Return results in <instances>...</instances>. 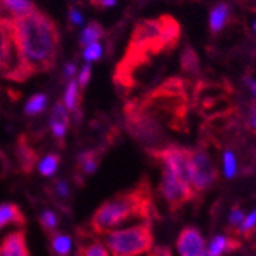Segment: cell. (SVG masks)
<instances>
[{
    "label": "cell",
    "mask_w": 256,
    "mask_h": 256,
    "mask_svg": "<svg viewBox=\"0 0 256 256\" xmlns=\"http://www.w3.org/2000/svg\"><path fill=\"white\" fill-rule=\"evenodd\" d=\"M14 40L30 76L46 72L58 52V31L54 22L37 8L14 20Z\"/></svg>",
    "instance_id": "1"
},
{
    "label": "cell",
    "mask_w": 256,
    "mask_h": 256,
    "mask_svg": "<svg viewBox=\"0 0 256 256\" xmlns=\"http://www.w3.org/2000/svg\"><path fill=\"white\" fill-rule=\"evenodd\" d=\"M154 202L150 186L143 181L134 189L124 190L104 201L90 220V228L98 235H104L122 224L134 220L150 221Z\"/></svg>",
    "instance_id": "2"
},
{
    "label": "cell",
    "mask_w": 256,
    "mask_h": 256,
    "mask_svg": "<svg viewBox=\"0 0 256 256\" xmlns=\"http://www.w3.org/2000/svg\"><path fill=\"white\" fill-rule=\"evenodd\" d=\"M104 244L112 256H142L154 248V234L149 221L104 234Z\"/></svg>",
    "instance_id": "3"
},
{
    "label": "cell",
    "mask_w": 256,
    "mask_h": 256,
    "mask_svg": "<svg viewBox=\"0 0 256 256\" xmlns=\"http://www.w3.org/2000/svg\"><path fill=\"white\" fill-rule=\"evenodd\" d=\"M155 158H160L162 161V168H168L172 170L181 181L192 186V158L190 150H186L182 148H160L150 152Z\"/></svg>",
    "instance_id": "4"
},
{
    "label": "cell",
    "mask_w": 256,
    "mask_h": 256,
    "mask_svg": "<svg viewBox=\"0 0 256 256\" xmlns=\"http://www.w3.org/2000/svg\"><path fill=\"white\" fill-rule=\"evenodd\" d=\"M160 190L172 210H178V208H181L186 202H189L195 196L192 186L181 181L168 168H162V180H161Z\"/></svg>",
    "instance_id": "5"
},
{
    "label": "cell",
    "mask_w": 256,
    "mask_h": 256,
    "mask_svg": "<svg viewBox=\"0 0 256 256\" xmlns=\"http://www.w3.org/2000/svg\"><path fill=\"white\" fill-rule=\"evenodd\" d=\"M192 158V189L194 192L207 190L216 180V169L212 162V158L204 150H190Z\"/></svg>",
    "instance_id": "6"
},
{
    "label": "cell",
    "mask_w": 256,
    "mask_h": 256,
    "mask_svg": "<svg viewBox=\"0 0 256 256\" xmlns=\"http://www.w3.org/2000/svg\"><path fill=\"white\" fill-rule=\"evenodd\" d=\"M176 250L181 256H201L206 253V242L200 230L195 227H186L178 240Z\"/></svg>",
    "instance_id": "7"
},
{
    "label": "cell",
    "mask_w": 256,
    "mask_h": 256,
    "mask_svg": "<svg viewBox=\"0 0 256 256\" xmlns=\"http://www.w3.org/2000/svg\"><path fill=\"white\" fill-rule=\"evenodd\" d=\"M0 256H31L23 228L6 234L0 241Z\"/></svg>",
    "instance_id": "8"
},
{
    "label": "cell",
    "mask_w": 256,
    "mask_h": 256,
    "mask_svg": "<svg viewBox=\"0 0 256 256\" xmlns=\"http://www.w3.org/2000/svg\"><path fill=\"white\" fill-rule=\"evenodd\" d=\"M14 226L23 228L26 226V216L22 208L14 202H4L0 204V232L5 227Z\"/></svg>",
    "instance_id": "9"
},
{
    "label": "cell",
    "mask_w": 256,
    "mask_h": 256,
    "mask_svg": "<svg viewBox=\"0 0 256 256\" xmlns=\"http://www.w3.org/2000/svg\"><path fill=\"white\" fill-rule=\"evenodd\" d=\"M160 23H161V38H162V44H164V50L166 51L174 50L181 34L178 22L170 16H162L160 17Z\"/></svg>",
    "instance_id": "10"
},
{
    "label": "cell",
    "mask_w": 256,
    "mask_h": 256,
    "mask_svg": "<svg viewBox=\"0 0 256 256\" xmlns=\"http://www.w3.org/2000/svg\"><path fill=\"white\" fill-rule=\"evenodd\" d=\"M50 126H51L54 138L58 140L60 143H63L68 126H69V115H68V110L63 106V103L58 102L54 106L52 114H51V120H50Z\"/></svg>",
    "instance_id": "11"
},
{
    "label": "cell",
    "mask_w": 256,
    "mask_h": 256,
    "mask_svg": "<svg viewBox=\"0 0 256 256\" xmlns=\"http://www.w3.org/2000/svg\"><path fill=\"white\" fill-rule=\"evenodd\" d=\"M100 152L97 150H83L78 154L77 156V162H78V170L84 175V176H90L94 175L96 170L100 166Z\"/></svg>",
    "instance_id": "12"
},
{
    "label": "cell",
    "mask_w": 256,
    "mask_h": 256,
    "mask_svg": "<svg viewBox=\"0 0 256 256\" xmlns=\"http://www.w3.org/2000/svg\"><path fill=\"white\" fill-rule=\"evenodd\" d=\"M51 248L54 256H71L72 240L69 235L62 232H52L51 234Z\"/></svg>",
    "instance_id": "13"
},
{
    "label": "cell",
    "mask_w": 256,
    "mask_h": 256,
    "mask_svg": "<svg viewBox=\"0 0 256 256\" xmlns=\"http://www.w3.org/2000/svg\"><path fill=\"white\" fill-rule=\"evenodd\" d=\"M238 246H240L238 242L228 240L227 236L218 235V236H215V238L210 241V244H208V247H207V250H206V254H207V256H222V254L227 253V252L235 250Z\"/></svg>",
    "instance_id": "14"
},
{
    "label": "cell",
    "mask_w": 256,
    "mask_h": 256,
    "mask_svg": "<svg viewBox=\"0 0 256 256\" xmlns=\"http://www.w3.org/2000/svg\"><path fill=\"white\" fill-rule=\"evenodd\" d=\"M63 103L68 112H76L78 109V103H80V88L78 83L76 80L68 82L64 96H63Z\"/></svg>",
    "instance_id": "15"
},
{
    "label": "cell",
    "mask_w": 256,
    "mask_h": 256,
    "mask_svg": "<svg viewBox=\"0 0 256 256\" xmlns=\"http://www.w3.org/2000/svg\"><path fill=\"white\" fill-rule=\"evenodd\" d=\"M60 156L56 155V154H50V155H46L40 162H38V172L44 178H51L56 175V172L60 168Z\"/></svg>",
    "instance_id": "16"
},
{
    "label": "cell",
    "mask_w": 256,
    "mask_h": 256,
    "mask_svg": "<svg viewBox=\"0 0 256 256\" xmlns=\"http://www.w3.org/2000/svg\"><path fill=\"white\" fill-rule=\"evenodd\" d=\"M46 108H48V97H46L44 94H36L26 102L25 114L28 115V117H37V115L44 112Z\"/></svg>",
    "instance_id": "17"
},
{
    "label": "cell",
    "mask_w": 256,
    "mask_h": 256,
    "mask_svg": "<svg viewBox=\"0 0 256 256\" xmlns=\"http://www.w3.org/2000/svg\"><path fill=\"white\" fill-rule=\"evenodd\" d=\"M102 37H104V30L102 28V25H98L97 22H92L90 25H88L83 32H82V38H80V43L84 48V46L90 44V43H96L98 42Z\"/></svg>",
    "instance_id": "18"
},
{
    "label": "cell",
    "mask_w": 256,
    "mask_h": 256,
    "mask_svg": "<svg viewBox=\"0 0 256 256\" xmlns=\"http://www.w3.org/2000/svg\"><path fill=\"white\" fill-rule=\"evenodd\" d=\"M17 156H18V161H20V166L22 169L25 170L26 174H30L36 164V160H37V155L32 149H30L28 146L25 144H20L18 146V150H17Z\"/></svg>",
    "instance_id": "19"
},
{
    "label": "cell",
    "mask_w": 256,
    "mask_h": 256,
    "mask_svg": "<svg viewBox=\"0 0 256 256\" xmlns=\"http://www.w3.org/2000/svg\"><path fill=\"white\" fill-rule=\"evenodd\" d=\"M227 16H228V8L226 5H218L212 11V16H210V30H212V32L216 34L224 28Z\"/></svg>",
    "instance_id": "20"
},
{
    "label": "cell",
    "mask_w": 256,
    "mask_h": 256,
    "mask_svg": "<svg viewBox=\"0 0 256 256\" xmlns=\"http://www.w3.org/2000/svg\"><path fill=\"white\" fill-rule=\"evenodd\" d=\"M38 221H40V226H42V228L46 232V234H52V232H56V228H57V226H58V216H57V214L54 212V210H43L42 214H40V218H38Z\"/></svg>",
    "instance_id": "21"
},
{
    "label": "cell",
    "mask_w": 256,
    "mask_h": 256,
    "mask_svg": "<svg viewBox=\"0 0 256 256\" xmlns=\"http://www.w3.org/2000/svg\"><path fill=\"white\" fill-rule=\"evenodd\" d=\"M222 166H224V175L227 180H232L235 178L236 172H238V161H236V156L234 152H224V156H222Z\"/></svg>",
    "instance_id": "22"
},
{
    "label": "cell",
    "mask_w": 256,
    "mask_h": 256,
    "mask_svg": "<svg viewBox=\"0 0 256 256\" xmlns=\"http://www.w3.org/2000/svg\"><path fill=\"white\" fill-rule=\"evenodd\" d=\"M102 57H103V46L98 42L84 46V50H83V58H84V62L92 63V62L100 60Z\"/></svg>",
    "instance_id": "23"
},
{
    "label": "cell",
    "mask_w": 256,
    "mask_h": 256,
    "mask_svg": "<svg viewBox=\"0 0 256 256\" xmlns=\"http://www.w3.org/2000/svg\"><path fill=\"white\" fill-rule=\"evenodd\" d=\"M52 194L54 196H57L58 200L62 201H66L71 198V188H69V184L63 180H57L52 186Z\"/></svg>",
    "instance_id": "24"
},
{
    "label": "cell",
    "mask_w": 256,
    "mask_h": 256,
    "mask_svg": "<svg viewBox=\"0 0 256 256\" xmlns=\"http://www.w3.org/2000/svg\"><path fill=\"white\" fill-rule=\"evenodd\" d=\"M182 68L186 69V71H189V72L196 71V68H198L196 54H195L190 48L182 54Z\"/></svg>",
    "instance_id": "25"
},
{
    "label": "cell",
    "mask_w": 256,
    "mask_h": 256,
    "mask_svg": "<svg viewBox=\"0 0 256 256\" xmlns=\"http://www.w3.org/2000/svg\"><path fill=\"white\" fill-rule=\"evenodd\" d=\"M82 256H109V253L102 242H92L82 252Z\"/></svg>",
    "instance_id": "26"
},
{
    "label": "cell",
    "mask_w": 256,
    "mask_h": 256,
    "mask_svg": "<svg viewBox=\"0 0 256 256\" xmlns=\"http://www.w3.org/2000/svg\"><path fill=\"white\" fill-rule=\"evenodd\" d=\"M254 227H256V208L247 218H244L242 224L240 226V232L241 234H248V232H252Z\"/></svg>",
    "instance_id": "27"
},
{
    "label": "cell",
    "mask_w": 256,
    "mask_h": 256,
    "mask_svg": "<svg viewBox=\"0 0 256 256\" xmlns=\"http://www.w3.org/2000/svg\"><path fill=\"white\" fill-rule=\"evenodd\" d=\"M90 76H92V68H90V64L88 63V64H84L83 66V69L80 71V74H78V88H86L88 86V83H89V80H90Z\"/></svg>",
    "instance_id": "28"
},
{
    "label": "cell",
    "mask_w": 256,
    "mask_h": 256,
    "mask_svg": "<svg viewBox=\"0 0 256 256\" xmlns=\"http://www.w3.org/2000/svg\"><path fill=\"white\" fill-rule=\"evenodd\" d=\"M244 212L241 208H234V210L230 212V216H228V221H230V226L232 227H240L244 221Z\"/></svg>",
    "instance_id": "29"
},
{
    "label": "cell",
    "mask_w": 256,
    "mask_h": 256,
    "mask_svg": "<svg viewBox=\"0 0 256 256\" xmlns=\"http://www.w3.org/2000/svg\"><path fill=\"white\" fill-rule=\"evenodd\" d=\"M69 20H71V23L74 26H80L84 23V17L82 16V12L77 10V8H71L69 10Z\"/></svg>",
    "instance_id": "30"
},
{
    "label": "cell",
    "mask_w": 256,
    "mask_h": 256,
    "mask_svg": "<svg viewBox=\"0 0 256 256\" xmlns=\"http://www.w3.org/2000/svg\"><path fill=\"white\" fill-rule=\"evenodd\" d=\"M76 74H77V64L76 63H68L64 66V69H63V78L68 80V82H71V80H74Z\"/></svg>",
    "instance_id": "31"
},
{
    "label": "cell",
    "mask_w": 256,
    "mask_h": 256,
    "mask_svg": "<svg viewBox=\"0 0 256 256\" xmlns=\"http://www.w3.org/2000/svg\"><path fill=\"white\" fill-rule=\"evenodd\" d=\"M150 252H152L150 256H172V253H170L169 248H161V247H160V248H155V250L152 248Z\"/></svg>",
    "instance_id": "32"
},
{
    "label": "cell",
    "mask_w": 256,
    "mask_h": 256,
    "mask_svg": "<svg viewBox=\"0 0 256 256\" xmlns=\"http://www.w3.org/2000/svg\"><path fill=\"white\" fill-rule=\"evenodd\" d=\"M97 5L102 8H112L117 5V0H97Z\"/></svg>",
    "instance_id": "33"
},
{
    "label": "cell",
    "mask_w": 256,
    "mask_h": 256,
    "mask_svg": "<svg viewBox=\"0 0 256 256\" xmlns=\"http://www.w3.org/2000/svg\"><path fill=\"white\" fill-rule=\"evenodd\" d=\"M247 83H248V86H250V90H252L253 97L256 98V82H253L252 78H247Z\"/></svg>",
    "instance_id": "34"
},
{
    "label": "cell",
    "mask_w": 256,
    "mask_h": 256,
    "mask_svg": "<svg viewBox=\"0 0 256 256\" xmlns=\"http://www.w3.org/2000/svg\"><path fill=\"white\" fill-rule=\"evenodd\" d=\"M252 128L256 130V110L253 112V117H252Z\"/></svg>",
    "instance_id": "35"
},
{
    "label": "cell",
    "mask_w": 256,
    "mask_h": 256,
    "mask_svg": "<svg viewBox=\"0 0 256 256\" xmlns=\"http://www.w3.org/2000/svg\"><path fill=\"white\" fill-rule=\"evenodd\" d=\"M254 31H256V23H254Z\"/></svg>",
    "instance_id": "36"
},
{
    "label": "cell",
    "mask_w": 256,
    "mask_h": 256,
    "mask_svg": "<svg viewBox=\"0 0 256 256\" xmlns=\"http://www.w3.org/2000/svg\"><path fill=\"white\" fill-rule=\"evenodd\" d=\"M201 256H207V254H206V253H204V254H201Z\"/></svg>",
    "instance_id": "37"
}]
</instances>
